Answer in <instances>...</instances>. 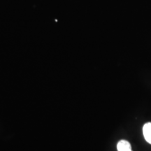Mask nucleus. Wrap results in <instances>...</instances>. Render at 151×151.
Masks as SVG:
<instances>
[{
  "mask_svg": "<svg viewBox=\"0 0 151 151\" xmlns=\"http://www.w3.org/2000/svg\"><path fill=\"white\" fill-rule=\"evenodd\" d=\"M143 133L146 141L151 144V122H148L143 125Z\"/></svg>",
  "mask_w": 151,
  "mask_h": 151,
  "instance_id": "nucleus-1",
  "label": "nucleus"
},
{
  "mask_svg": "<svg viewBox=\"0 0 151 151\" xmlns=\"http://www.w3.org/2000/svg\"><path fill=\"white\" fill-rule=\"evenodd\" d=\"M117 149H118V151H132L130 143L125 140L119 141L117 145Z\"/></svg>",
  "mask_w": 151,
  "mask_h": 151,
  "instance_id": "nucleus-2",
  "label": "nucleus"
}]
</instances>
